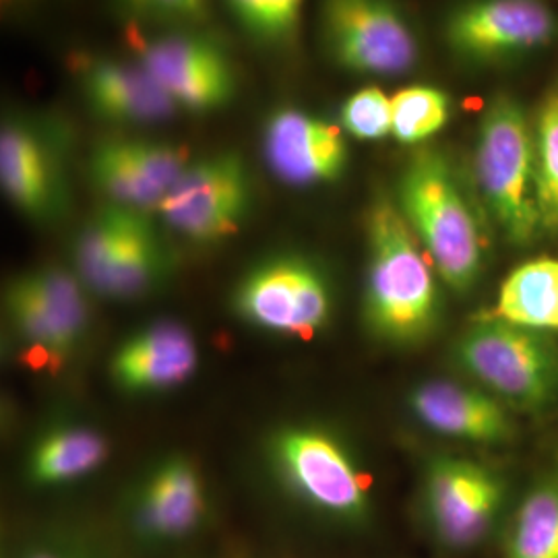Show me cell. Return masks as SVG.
<instances>
[{
  "label": "cell",
  "mask_w": 558,
  "mask_h": 558,
  "mask_svg": "<svg viewBox=\"0 0 558 558\" xmlns=\"http://www.w3.org/2000/svg\"><path fill=\"white\" fill-rule=\"evenodd\" d=\"M534 131L539 221L558 230V92L542 104Z\"/></svg>",
  "instance_id": "obj_25"
},
{
  "label": "cell",
  "mask_w": 558,
  "mask_h": 558,
  "mask_svg": "<svg viewBox=\"0 0 558 558\" xmlns=\"http://www.w3.org/2000/svg\"><path fill=\"white\" fill-rule=\"evenodd\" d=\"M476 179L482 197L513 244L536 239V147L523 108L497 96L484 110L476 143Z\"/></svg>",
  "instance_id": "obj_6"
},
{
  "label": "cell",
  "mask_w": 558,
  "mask_h": 558,
  "mask_svg": "<svg viewBox=\"0 0 558 558\" xmlns=\"http://www.w3.org/2000/svg\"><path fill=\"white\" fill-rule=\"evenodd\" d=\"M209 558H234V557H223V555H221V557H209Z\"/></svg>",
  "instance_id": "obj_30"
},
{
  "label": "cell",
  "mask_w": 558,
  "mask_h": 558,
  "mask_svg": "<svg viewBox=\"0 0 558 558\" xmlns=\"http://www.w3.org/2000/svg\"><path fill=\"white\" fill-rule=\"evenodd\" d=\"M393 137L403 145H420L435 137L451 119V98L437 87L414 85L391 98Z\"/></svg>",
  "instance_id": "obj_24"
},
{
  "label": "cell",
  "mask_w": 558,
  "mask_h": 558,
  "mask_svg": "<svg viewBox=\"0 0 558 558\" xmlns=\"http://www.w3.org/2000/svg\"><path fill=\"white\" fill-rule=\"evenodd\" d=\"M191 161L189 147L179 143L110 137L92 149L87 172L108 203L156 216Z\"/></svg>",
  "instance_id": "obj_12"
},
{
  "label": "cell",
  "mask_w": 558,
  "mask_h": 558,
  "mask_svg": "<svg viewBox=\"0 0 558 558\" xmlns=\"http://www.w3.org/2000/svg\"><path fill=\"white\" fill-rule=\"evenodd\" d=\"M398 205L440 279L453 292H468L484 263L482 232L451 163L437 149H418L405 163Z\"/></svg>",
  "instance_id": "obj_3"
},
{
  "label": "cell",
  "mask_w": 558,
  "mask_h": 558,
  "mask_svg": "<svg viewBox=\"0 0 558 558\" xmlns=\"http://www.w3.org/2000/svg\"><path fill=\"white\" fill-rule=\"evenodd\" d=\"M129 9L141 13L166 15L177 20L201 21L207 17V0H120Z\"/></svg>",
  "instance_id": "obj_29"
},
{
  "label": "cell",
  "mask_w": 558,
  "mask_h": 558,
  "mask_svg": "<svg viewBox=\"0 0 558 558\" xmlns=\"http://www.w3.org/2000/svg\"><path fill=\"white\" fill-rule=\"evenodd\" d=\"M108 458L110 440L101 430L81 422H57L29 445L23 476L38 490L60 488L96 474Z\"/></svg>",
  "instance_id": "obj_20"
},
{
  "label": "cell",
  "mask_w": 558,
  "mask_h": 558,
  "mask_svg": "<svg viewBox=\"0 0 558 558\" xmlns=\"http://www.w3.org/2000/svg\"><path fill=\"white\" fill-rule=\"evenodd\" d=\"M557 32L539 0H474L449 17L447 41L465 59H505L550 44Z\"/></svg>",
  "instance_id": "obj_16"
},
{
  "label": "cell",
  "mask_w": 558,
  "mask_h": 558,
  "mask_svg": "<svg viewBox=\"0 0 558 558\" xmlns=\"http://www.w3.org/2000/svg\"><path fill=\"white\" fill-rule=\"evenodd\" d=\"M0 184L23 218L48 226L69 209V180L54 129L34 120H7L0 131Z\"/></svg>",
  "instance_id": "obj_11"
},
{
  "label": "cell",
  "mask_w": 558,
  "mask_h": 558,
  "mask_svg": "<svg viewBox=\"0 0 558 558\" xmlns=\"http://www.w3.org/2000/svg\"><path fill=\"white\" fill-rule=\"evenodd\" d=\"M234 20L253 40L267 46L296 38L304 0H226Z\"/></svg>",
  "instance_id": "obj_26"
},
{
  "label": "cell",
  "mask_w": 558,
  "mask_h": 558,
  "mask_svg": "<svg viewBox=\"0 0 558 558\" xmlns=\"http://www.w3.org/2000/svg\"><path fill=\"white\" fill-rule=\"evenodd\" d=\"M228 306L242 325L283 339H313L333 319V279L319 259L278 253L251 265L232 286Z\"/></svg>",
  "instance_id": "obj_5"
},
{
  "label": "cell",
  "mask_w": 558,
  "mask_h": 558,
  "mask_svg": "<svg viewBox=\"0 0 558 558\" xmlns=\"http://www.w3.org/2000/svg\"><path fill=\"white\" fill-rule=\"evenodd\" d=\"M154 218L147 211L135 216L119 251L92 288L94 296L117 302L143 299L168 279L172 253Z\"/></svg>",
  "instance_id": "obj_21"
},
{
  "label": "cell",
  "mask_w": 558,
  "mask_h": 558,
  "mask_svg": "<svg viewBox=\"0 0 558 558\" xmlns=\"http://www.w3.org/2000/svg\"><path fill=\"white\" fill-rule=\"evenodd\" d=\"M263 160L288 186H323L343 179L350 161L345 133L339 124L299 108H281L263 126Z\"/></svg>",
  "instance_id": "obj_15"
},
{
  "label": "cell",
  "mask_w": 558,
  "mask_h": 558,
  "mask_svg": "<svg viewBox=\"0 0 558 558\" xmlns=\"http://www.w3.org/2000/svg\"><path fill=\"white\" fill-rule=\"evenodd\" d=\"M199 343L177 320H156L120 341L108 360V379L122 396L147 398L174 391L195 377Z\"/></svg>",
  "instance_id": "obj_17"
},
{
  "label": "cell",
  "mask_w": 558,
  "mask_h": 558,
  "mask_svg": "<svg viewBox=\"0 0 558 558\" xmlns=\"http://www.w3.org/2000/svg\"><path fill=\"white\" fill-rule=\"evenodd\" d=\"M493 319L546 331L558 329V259L527 260L502 281Z\"/></svg>",
  "instance_id": "obj_22"
},
{
  "label": "cell",
  "mask_w": 558,
  "mask_h": 558,
  "mask_svg": "<svg viewBox=\"0 0 558 558\" xmlns=\"http://www.w3.org/2000/svg\"><path fill=\"white\" fill-rule=\"evenodd\" d=\"M83 100L98 119L112 124H156L180 108L151 73L135 62L110 57L73 60Z\"/></svg>",
  "instance_id": "obj_18"
},
{
  "label": "cell",
  "mask_w": 558,
  "mask_h": 558,
  "mask_svg": "<svg viewBox=\"0 0 558 558\" xmlns=\"http://www.w3.org/2000/svg\"><path fill=\"white\" fill-rule=\"evenodd\" d=\"M214 518V502L199 463L168 453L141 472L126 490L120 519L145 548L177 546L201 534Z\"/></svg>",
  "instance_id": "obj_8"
},
{
  "label": "cell",
  "mask_w": 558,
  "mask_h": 558,
  "mask_svg": "<svg viewBox=\"0 0 558 558\" xmlns=\"http://www.w3.org/2000/svg\"><path fill=\"white\" fill-rule=\"evenodd\" d=\"M500 480L476 461L433 459L424 474V518L440 544L453 550L474 546L497 518Z\"/></svg>",
  "instance_id": "obj_13"
},
{
  "label": "cell",
  "mask_w": 558,
  "mask_h": 558,
  "mask_svg": "<svg viewBox=\"0 0 558 558\" xmlns=\"http://www.w3.org/2000/svg\"><path fill=\"white\" fill-rule=\"evenodd\" d=\"M364 230L362 323L373 338L387 345H418L437 331L440 323L437 269L403 218L398 201H373Z\"/></svg>",
  "instance_id": "obj_1"
},
{
  "label": "cell",
  "mask_w": 558,
  "mask_h": 558,
  "mask_svg": "<svg viewBox=\"0 0 558 558\" xmlns=\"http://www.w3.org/2000/svg\"><path fill=\"white\" fill-rule=\"evenodd\" d=\"M339 126L360 141H379L393 135L391 98L379 87H362L339 108Z\"/></svg>",
  "instance_id": "obj_27"
},
{
  "label": "cell",
  "mask_w": 558,
  "mask_h": 558,
  "mask_svg": "<svg viewBox=\"0 0 558 558\" xmlns=\"http://www.w3.org/2000/svg\"><path fill=\"white\" fill-rule=\"evenodd\" d=\"M408 405L433 433L472 442H502L513 433L511 420L499 401L453 380L418 385Z\"/></svg>",
  "instance_id": "obj_19"
},
{
  "label": "cell",
  "mask_w": 558,
  "mask_h": 558,
  "mask_svg": "<svg viewBox=\"0 0 558 558\" xmlns=\"http://www.w3.org/2000/svg\"><path fill=\"white\" fill-rule=\"evenodd\" d=\"M461 368L519 410H536L555 396L558 352L534 329L484 317L459 338Z\"/></svg>",
  "instance_id": "obj_7"
},
{
  "label": "cell",
  "mask_w": 558,
  "mask_h": 558,
  "mask_svg": "<svg viewBox=\"0 0 558 558\" xmlns=\"http://www.w3.org/2000/svg\"><path fill=\"white\" fill-rule=\"evenodd\" d=\"M135 54L180 110L214 112L236 96L234 64L209 38L174 34L137 40Z\"/></svg>",
  "instance_id": "obj_14"
},
{
  "label": "cell",
  "mask_w": 558,
  "mask_h": 558,
  "mask_svg": "<svg viewBox=\"0 0 558 558\" xmlns=\"http://www.w3.org/2000/svg\"><path fill=\"white\" fill-rule=\"evenodd\" d=\"M263 461L283 497L323 527L356 530L371 518V480L327 424L276 426L263 440Z\"/></svg>",
  "instance_id": "obj_2"
},
{
  "label": "cell",
  "mask_w": 558,
  "mask_h": 558,
  "mask_svg": "<svg viewBox=\"0 0 558 558\" xmlns=\"http://www.w3.org/2000/svg\"><path fill=\"white\" fill-rule=\"evenodd\" d=\"M11 558H100L98 548L75 532L54 530L21 544Z\"/></svg>",
  "instance_id": "obj_28"
},
{
  "label": "cell",
  "mask_w": 558,
  "mask_h": 558,
  "mask_svg": "<svg viewBox=\"0 0 558 558\" xmlns=\"http://www.w3.org/2000/svg\"><path fill=\"white\" fill-rule=\"evenodd\" d=\"M507 558H558V484L538 486L523 500Z\"/></svg>",
  "instance_id": "obj_23"
},
{
  "label": "cell",
  "mask_w": 558,
  "mask_h": 558,
  "mask_svg": "<svg viewBox=\"0 0 558 558\" xmlns=\"http://www.w3.org/2000/svg\"><path fill=\"white\" fill-rule=\"evenodd\" d=\"M255 201L251 168L236 151L191 161L161 201L156 218L191 244H218L236 236Z\"/></svg>",
  "instance_id": "obj_9"
},
{
  "label": "cell",
  "mask_w": 558,
  "mask_h": 558,
  "mask_svg": "<svg viewBox=\"0 0 558 558\" xmlns=\"http://www.w3.org/2000/svg\"><path fill=\"white\" fill-rule=\"evenodd\" d=\"M92 292L73 267L40 265L7 281L2 315L21 360L60 373L92 329Z\"/></svg>",
  "instance_id": "obj_4"
},
{
  "label": "cell",
  "mask_w": 558,
  "mask_h": 558,
  "mask_svg": "<svg viewBox=\"0 0 558 558\" xmlns=\"http://www.w3.org/2000/svg\"><path fill=\"white\" fill-rule=\"evenodd\" d=\"M323 48L339 69L393 77L418 62L414 29L391 0H323Z\"/></svg>",
  "instance_id": "obj_10"
}]
</instances>
